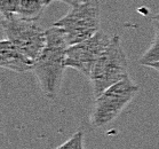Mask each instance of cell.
I'll return each instance as SVG.
<instances>
[{"mask_svg":"<svg viewBox=\"0 0 159 149\" xmlns=\"http://www.w3.org/2000/svg\"><path fill=\"white\" fill-rule=\"evenodd\" d=\"M69 46L64 31L53 26L46 30V45L33 62L32 72L43 95L51 100L57 98L61 88Z\"/></svg>","mask_w":159,"mask_h":149,"instance_id":"6da1fadb","label":"cell"},{"mask_svg":"<svg viewBox=\"0 0 159 149\" xmlns=\"http://www.w3.org/2000/svg\"><path fill=\"white\" fill-rule=\"evenodd\" d=\"M129 77L128 61L118 35H113L111 43L95 62L89 75V83L95 98L109 87Z\"/></svg>","mask_w":159,"mask_h":149,"instance_id":"7a4b0ae2","label":"cell"},{"mask_svg":"<svg viewBox=\"0 0 159 149\" xmlns=\"http://www.w3.org/2000/svg\"><path fill=\"white\" fill-rule=\"evenodd\" d=\"M100 24V0H78L70 5L69 12L54 23L64 31L70 46L93 37L101 30Z\"/></svg>","mask_w":159,"mask_h":149,"instance_id":"3957f363","label":"cell"},{"mask_svg":"<svg viewBox=\"0 0 159 149\" xmlns=\"http://www.w3.org/2000/svg\"><path fill=\"white\" fill-rule=\"evenodd\" d=\"M138 92L139 86L130 77L109 87L95 98L94 109L89 116L90 125L95 128H101L112 123L132 102Z\"/></svg>","mask_w":159,"mask_h":149,"instance_id":"277c9868","label":"cell"},{"mask_svg":"<svg viewBox=\"0 0 159 149\" xmlns=\"http://www.w3.org/2000/svg\"><path fill=\"white\" fill-rule=\"evenodd\" d=\"M1 26L6 39L16 47L36 60L46 45V31H43L38 21L28 20L16 14L1 16Z\"/></svg>","mask_w":159,"mask_h":149,"instance_id":"5b68a950","label":"cell"},{"mask_svg":"<svg viewBox=\"0 0 159 149\" xmlns=\"http://www.w3.org/2000/svg\"><path fill=\"white\" fill-rule=\"evenodd\" d=\"M111 39L112 36L110 37L103 30H100L88 39L69 46L65 62L66 68H73L89 77L95 62L111 43Z\"/></svg>","mask_w":159,"mask_h":149,"instance_id":"8992f818","label":"cell"},{"mask_svg":"<svg viewBox=\"0 0 159 149\" xmlns=\"http://www.w3.org/2000/svg\"><path fill=\"white\" fill-rule=\"evenodd\" d=\"M33 60L20 51L8 39L1 40L0 43V67L14 72L32 71Z\"/></svg>","mask_w":159,"mask_h":149,"instance_id":"52a82bcc","label":"cell"},{"mask_svg":"<svg viewBox=\"0 0 159 149\" xmlns=\"http://www.w3.org/2000/svg\"><path fill=\"white\" fill-rule=\"evenodd\" d=\"M54 0H17L16 15L21 17L38 21L43 9Z\"/></svg>","mask_w":159,"mask_h":149,"instance_id":"ba28073f","label":"cell"},{"mask_svg":"<svg viewBox=\"0 0 159 149\" xmlns=\"http://www.w3.org/2000/svg\"><path fill=\"white\" fill-rule=\"evenodd\" d=\"M153 29H155V38L152 41L151 46L144 52L140 58V64L149 67L159 62V26L153 22Z\"/></svg>","mask_w":159,"mask_h":149,"instance_id":"9c48e42d","label":"cell"},{"mask_svg":"<svg viewBox=\"0 0 159 149\" xmlns=\"http://www.w3.org/2000/svg\"><path fill=\"white\" fill-rule=\"evenodd\" d=\"M56 149H84V133L81 131L76 132L69 140Z\"/></svg>","mask_w":159,"mask_h":149,"instance_id":"30bf717a","label":"cell"},{"mask_svg":"<svg viewBox=\"0 0 159 149\" xmlns=\"http://www.w3.org/2000/svg\"><path fill=\"white\" fill-rule=\"evenodd\" d=\"M17 0H0V12L1 16L16 14Z\"/></svg>","mask_w":159,"mask_h":149,"instance_id":"8fae6325","label":"cell"},{"mask_svg":"<svg viewBox=\"0 0 159 149\" xmlns=\"http://www.w3.org/2000/svg\"><path fill=\"white\" fill-rule=\"evenodd\" d=\"M149 68L155 69L156 71H158V72H159V62H157V63H153V64H151V66H149Z\"/></svg>","mask_w":159,"mask_h":149,"instance_id":"7c38bea8","label":"cell"},{"mask_svg":"<svg viewBox=\"0 0 159 149\" xmlns=\"http://www.w3.org/2000/svg\"><path fill=\"white\" fill-rule=\"evenodd\" d=\"M60 1H63V2H66V4H69V5H72L73 2H76L78 0H60Z\"/></svg>","mask_w":159,"mask_h":149,"instance_id":"4fadbf2b","label":"cell"},{"mask_svg":"<svg viewBox=\"0 0 159 149\" xmlns=\"http://www.w3.org/2000/svg\"><path fill=\"white\" fill-rule=\"evenodd\" d=\"M152 20H153V21H157V22H159V13H157V14L153 15V16H152Z\"/></svg>","mask_w":159,"mask_h":149,"instance_id":"5bb4252c","label":"cell"}]
</instances>
